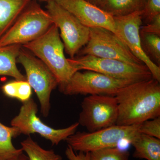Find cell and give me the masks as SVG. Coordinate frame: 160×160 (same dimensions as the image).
<instances>
[{
    "instance_id": "obj_1",
    "label": "cell",
    "mask_w": 160,
    "mask_h": 160,
    "mask_svg": "<svg viewBox=\"0 0 160 160\" xmlns=\"http://www.w3.org/2000/svg\"><path fill=\"white\" fill-rule=\"evenodd\" d=\"M118 114L116 125H140L160 117V84L154 79L135 82L118 90L115 95Z\"/></svg>"
},
{
    "instance_id": "obj_2",
    "label": "cell",
    "mask_w": 160,
    "mask_h": 160,
    "mask_svg": "<svg viewBox=\"0 0 160 160\" xmlns=\"http://www.w3.org/2000/svg\"><path fill=\"white\" fill-rule=\"evenodd\" d=\"M42 61L62 86L69 81L76 72L64 54V44L55 24L38 38L22 46Z\"/></svg>"
},
{
    "instance_id": "obj_3",
    "label": "cell",
    "mask_w": 160,
    "mask_h": 160,
    "mask_svg": "<svg viewBox=\"0 0 160 160\" xmlns=\"http://www.w3.org/2000/svg\"><path fill=\"white\" fill-rule=\"evenodd\" d=\"M53 22L47 11L37 4H29L13 25L0 38V47L24 44L44 34Z\"/></svg>"
},
{
    "instance_id": "obj_4",
    "label": "cell",
    "mask_w": 160,
    "mask_h": 160,
    "mask_svg": "<svg viewBox=\"0 0 160 160\" xmlns=\"http://www.w3.org/2000/svg\"><path fill=\"white\" fill-rule=\"evenodd\" d=\"M140 125H115L93 132H75L66 141L74 151L84 152L117 147L123 140L132 142L140 133Z\"/></svg>"
},
{
    "instance_id": "obj_5",
    "label": "cell",
    "mask_w": 160,
    "mask_h": 160,
    "mask_svg": "<svg viewBox=\"0 0 160 160\" xmlns=\"http://www.w3.org/2000/svg\"><path fill=\"white\" fill-rule=\"evenodd\" d=\"M17 62L21 64L26 72V81L37 96L41 112L47 118L50 109L52 92L58 85L57 80L48 67L32 53L22 47Z\"/></svg>"
},
{
    "instance_id": "obj_6",
    "label": "cell",
    "mask_w": 160,
    "mask_h": 160,
    "mask_svg": "<svg viewBox=\"0 0 160 160\" xmlns=\"http://www.w3.org/2000/svg\"><path fill=\"white\" fill-rule=\"evenodd\" d=\"M68 60L76 71L90 70L118 79L133 82L153 78L151 72L145 65L133 66L118 60L103 58L88 55L72 59L68 58Z\"/></svg>"
},
{
    "instance_id": "obj_7",
    "label": "cell",
    "mask_w": 160,
    "mask_h": 160,
    "mask_svg": "<svg viewBox=\"0 0 160 160\" xmlns=\"http://www.w3.org/2000/svg\"><path fill=\"white\" fill-rule=\"evenodd\" d=\"M81 54L118 60L133 66L145 65L115 33L101 27L89 28V40Z\"/></svg>"
},
{
    "instance_id": "obj_8",
    "label": "cell",
    "mask_w": 160,
    "mask_h": 160,
    "mask_svg": "<svg viewBox=\"0 0 160 160\" xmlns=\"http://www.w3.org/2000/svg\"><path fill=\"white\" fill-rule=\"evenodd\" d=\"M46 8L53 24L60 32V37L66 53L70 58H74L76 54L88 42L89 28L83 25L55 0H48Z\"/></svg>"
},
{
    "instance_id": "obj_9",
    "label": "cell",
    "mask_w": 160,
    "mask_h": 160,
    "mask_svg": "<svg viewBox=\"0 0 160 160\" xmlns=\"http://www.w3.org/2000/svg\"><path fill=\"white\" fill-rule=\"evenodd\" d=\"M134 82L114 78L97 72L85 70L76 72L67 83L59 86V89L66 95L115 96L121 88Z\"/></svg>"
},
{
    "instance_id": "obj_10",
    "label": "cell",
    "mask_w": 160,
    "mask_h": 160,
    "mask_svg": "<svg viewBox=\"0 0 160 160\" xmlns=\"http://www.w3.org/2000/svg\"><path fill=\"white\" fill-rule=\"evenodd\" d=\"M38 111L37 105L31 98L23 103L18 114L12 120L11 126L16 128L21 134L38 133L49 140L52 145H58L74 134L79 126L78 122L64 129H54L42 122L37 116Z\"/></svg>"
},
{
    "instance_id": "obj_11",
    "label": "cell",
    "mask_w": 160,
    "mask_h": 160,
    "mask_svg": "<svg viewBox=\"0 0 160 160\" xmlns=\"http://www.w3.org/2000/svg\"><path fill=\"white\" fill-rule=\"evenodd\" d=\"M82 108L78 123L89 132L116 124L118 109L115 96L89 95L83 99Z\"/></svg>"
},
{
    "instance_id": "obj_12",
    "label": "cell",
    "mask_w": 160,
    "mask_h": 160,
    "mask_svg": "<svg viewBox=\"0 0 160 160\" xmlns=\"http://www.w3.org/2000/svg\"><path fill=\"white\" fill-rule=\"evenodd\" d=\"M143 11L136 12L124 16L113 17L116 33L132 54L146 65L152 78L160 82V67L146 55L141 45L140 30L143 22Z\"/></svg>"
},
{
    "instance_id": "obj_13",
    "label": "cell",
    "mask_w": 160,
    "mask_h": 160,
    "mask_svg": "<svg viewBox=\"0 0 160 160\" xmlns=\"http://www.w3.org/2000/svg\"><path fill=\"white\" fill-rule=\"evenodd\" d=\"M89 28L101 27L116 34L114 18L86 0H55Z\"/></svg>"
},
{
    "instance_id": "obj_14",
    "label": "cell",
    "mask_w": 160,
    "mask_h": 160,
    "mask_svg": "<svg viewBox=\"0 0 160 160\" xmlns=\"http://www.w3.org/2000/svg\"><path fill=\"white\" fill-rule=\"evenodd\" d=\"M31 0H0V38L9 30Z\"/></svg>"
},
{
    "instance_id": "obj_15",
    "label": "cell",
    "mask_w": 160,
    "mask_h": 160,
    "mask_svg": "<svg viewBox=\"0 0 160 160\" xmlns=\"http://www.w3.org/2000/svg\"><path fill=\"white\" fill-rule=\"evenodd\" d=\"M19 44L0 47V76H7L15 80H26L17 66V59L22 49Z\"/></svg>"
},
{
    "instance_id": "obj_16",
    "label": "cell",
    "mask_w": 160,
    "mask_h": 160,
    "mask_svg": "<svg viewBox=\"0 0 160 160\" xmlns=\"http://www.w3.org/2000/svg\"><path fill=\"white\" fill-rule=\"evenodd\" d=\"M133 157L147 160H160V139L140 133L131 143Z\"/></svg>"
},
{
    "instance_id": "obj_17",
    "label": "cell",
    "mask_w": 160,
    "mask_h": 160,
    "mask_svg": "<svg viewBox=\"0 0 160 160\" xmlns=\"http://www.w3.org/2000/svg\"><path fill=\"white\" fill-rule=\"evenodd\" d=\"M146 0H103L99 8L112 17L124 16L143 11Z\"/></svg>"
},
{
    "instance_id": "obj_18",
    "label": "cell",
    "mask_w": 160,
    "mask_h": 160,
    "mask_svg": "<svg viewBox=\"0 0 160 160\" xmlns=\"http://www.w3.org/2000/svg\"><path fill=\"white\" fill-rule=\"evenodd\" d=\"M20 135L15 127H8L0 122V160L14 159L22 154V149H17L12 142V138Z\"/></svg>"
},
{
    "instance_id": "obj_19",
    "label": "cell",
    "mask_w": 160,
    "mask_h": 160,
    "mask_svg": "<svg viewBox=\"0 0 160 160\" xmlns=\"http://www.w3.org/2000/svg\"><path fill=\"white\" fill-rule=\"evenodd\" d=\"M23 151L26 152L29 160H62V157L52 150H46L29 137L21 142Z\"/></svg>"
},
{
    "instance_id": "obj_20",
    "label": "cell",
    "mask_w": 160,
    "mask_h": 160,
    "mask_svg": "<svg viewBox=\"0 0 160 160\" xmlns=\"http://www.w3.org/2000/svg\"><path fill=\"white\" fill-rule=\"evenodd\" d=\"M141 45L146 55L160 67V36L140 32Z\"/></svg>"
},
{
    "instance_id": "obj_21",
    "label": "cell",
    "mask_w": 160,
    "mask_h": 160,
    "mask_svg": "<svg viewBox=\"0 0 160 160\" xmlns=\"http://www.w3.org/2000/svg\"><path fill=\"white\" fill-rule=\"evenodd\" d=\"M90 160H129V152L117 147L104 148L89 152Z\"/></svg>"
},
{
    "instance_id": "obj_22",
    "label": "cell",
    "mask_w": 160,
    "mask_h": 160,
    "mask_svg": "<svg viewBox=\"0 0 160 160\" xmlns=\"http://www.w3.org/2000/svg\"><path fill=\"white\" fill-rule=\"evenodd\" d=\"M140 133L160 139V117L147 120L140 124Z\"/></svg>"
},
{
    "instance_id": "obj_23",
    "label": "cell",
    "mask_w": 160,
    "mask_h": 160,
    "mask_svg": "<svg viewBox=\"0 0 160 160\" xmlns=\"http://www.w3.org/2000/svg\"><path fill=\"white\" fill-rule=\"evenodd\" d=\"M160 14V0H146V7L143 11L142 21L149 23L158 14Z\"/></svg>"
},
{
    "instance_id": "obj_24",
    "label": "cell",
    "mask_w": 160,
    "mask_h": 160,
    "mask_svg": "<svg viewBox=\"0 0 160 160\" xmlns=\"http://www.w3.org/2000/svg\"><path fill=\"white\" fill-rule=\"evenodd\" d=\"M32 88L26 80H17L16 99L25 102L31 98Z\"/></svg>"
},
{
    "instance_id": "obj_25",
    "label": "cell",
    "mask_w": 160,
    "mask_h": 160,
    "mask_svg": "<svg viewBox=\"0 0 160 160\" xmlns=\"http://www.w3.org/2000/svg\"><path fill=\"white\" fill-rule=\"evenodd\" d=\"M140 32L160 36V14L156 16L146 25L141 27Z\"/></svg>"
},
{
    "instance_id": "obj_26",
    "label": "cell",
    "mask_w": 160,
    "mask_h": 160,
    "mask_svg": "<svg viewBox=\"0 0 160 160\" xmlns=\"http://www.w3.org/2000/svg\"><path fill=\"white\" fill-rule=\"evenodd\" d=\"M65 154L69 160H90L89 152H79V153H76L69 145L66 148Z\"/></svg>"
},
{
    "instance_id": "obj_27",
    "label": "cell",
    "mask_w": 160,
    "mask_h": 160,
    "mask_svg": "<svg viewBox=\"0 0 160 160\" xmlns=\"http://www.w3.org/2000/svg\"><path fill=\"white\" fill-rule=\"evenodd\" d=\"M17 80L10 81L4 84L2 87L3 93L8 97L16 98Z\"/></svg>"
},
{
    "instance_id": "obj_28",
    "label": "cell",
    "mask_w": 160,
    "mask_h": 160,
    "mask_svg": "<svg viewBox=\"0 0 160 160\" xmlns=\"http://www.w3.org/2000/svg\"><path fill=\"white\" fill-rule=\"evenodd\" d=\"M86 1L91 4H93L95 6L99 7L101 4L103 0H86Z\"/></svg>"
},
{
    "instance_id": "obj_29",
    "label": "cell",
    "mask_w": 160,
    "mask_h": 160,
    "mask_svg": "<svg viewBox=\"0 0 160 160\" xmlns=\"http://www.w3.org/2000/svg\"><path fill=\"white\" fill-rule=\"evenodd\" d=\"M11 160H29V159H28V157L26 156L22 153L17 158Z\"/></svg>"
}]
</instances>
